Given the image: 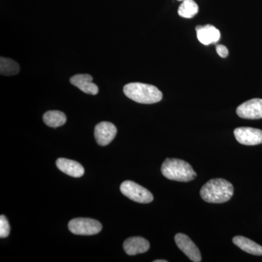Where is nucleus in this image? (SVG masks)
Instances as JSON below:
<instances>
[{
	"label": "nucleus",
	"mask_w": 262,
	"mask_h": 262,
	"mask_svg": "<svg viewBox=\"0 0 262 262\" xmlns=\"http://www.w3.org/2000/svg\"><path fill=\"white\" fill-rule=\"evenodd\" d=\"M237 115L241 118L258 120L262 118V99L253 98L239 105Z\"/></svg>",
	"instance_id": "nucleus-8"
},
{
	"label": "nucleus",
	"mask_w": 262,
	"mask_h": 262,
	"mask_svg": "<svg viewBox=\"0 0 262 262\" xmlns=\"http://www.w3.org/2000/svg\"><path fill=\"white\" fill-rule=\"evenodd\" d=\"M161 172L165 178L181 182H189L196 178L192 167L184 160L168 158L164 161Z\"/></svg>",
	"instance_id": "nucleus-3"
},
{
	"label": "nucleus",
	"mask_w": 262,
	"mask_h": 262,
	"mask_svg": "<svg viewBox=\"0 0 262 262\" xmlns=\"http://www.w3.org/2000/svg\"><path fill=\"white\" fill-rule=\"evenodd\" d=\"M70 232L77 235H94L99 233L102 225L98 221L89 218H77L69 223Z\"/></svg>",
	"instance_id": "nucleus-5"
},
{
	"label": "nucleus",
	"mask_w": 262,
	"mask_h": 262,
	"mask_svg": "<svg viewBox=\"0 0 262 262\" xmlns=\"http://www.w3.org/2000/svg\"><path fill=\"white\" fill-rule=\"evenodd\" d=\"M175 242L179 249L187 256L191 261L201 262L202 256L201 251L196 247L194 242L186 234L179 233L176 234Z\"/></svg>",
	"instance_id": "nucleus-7"
},
{
	"label": "nucleus",
	"mask_w": 262,
	"mask_h": 262,
	"mask_svg": "<svg viewBox=\"0 0 262 262\" xmlns=\"http://www.w3.org/2000/svg\"><path fill=\"white\" fill-rule=\"evenodd\" d=\"M154 262H168L167 260H155Z\"/></svg>",
	"instance_id": "nucleus-20"
},
{
	"label": "nucleus",
	"mask_w": 262,
	"mask_h": 262,
	"mask_svg": "<svg viewBox=\"0 0 262 262\" xmlns=\"http://www.w3.org/2000/svg\"><path fill=\"white\" fill-rule=\"evenodd\" d=\"M195 29L198 40L205 46L217 42L220 39V30L211 24L198 26Z\"/></svg>",
	"instance_id": "nucleus-10"
},
{
	"label": "nucleus",
	"mask_w": 262,
	"mask_h": 262,
	"mask_svg": "<svg viewBox=\"0 0 262 262\" xmlns=\"http://www.w3.org/2000/svg\"><path fill=\"white\" fill-rule=\"evenodd\" d=\"M117 133V127L114 124L101 122L95 127V139L100 146H106L114 140Z\"/></svg>",
	"instance_id": "nucleus-9"
},
{
	"label": "nucleus",
	"mask_w": 262,
	"mask_h": 262,
	"mask_svg": "<svg viewBox=\"0 0 262 262\" xmlns=\"http://www.w3.org/2000/svg\"><path fill=\"white\" fill-rule=\"evenodd\" d=\"M199 10L198 5L194 0H183L179 8L178 13L182 18H192Z\"/></svg>",
	"instance_id": "nucleus-16"
},
{
	"label": "nucleus",
	"mask_w": 262,
	"mask_h": 262,
	"mask_svg": "<svg viewBox=\"0 0 262 262\" xmlns=\"http://www.w3.org/2000/svg\"><path fill=\"white\" fill-rule=\"evenodd\" d=\"M120 191L124 195L136 203H149L154 199L153 194L148 189L131 181L122 182Z\"/></svg>",
	"instance_id": "nucleus-4"
},
{
	"label": "nucleus",
	"mask_w": 262,
	"mask_h": 262,
	"mask_svg": "<svg viewBox=\"0 0 262 262\" xmlns=\"http://www.w3.org/2000/svg\"><path fill=\"white\" fill-rule=\"evenodd\" d=\"M43 121L51 127H58L64 125L67 117L60 111H48L43 116Z\"/></svg>",
	"instance_id": "nucleus-15"
},
{
	"label": "nucleus",
	"mask_w": 262,
	"mask_h": 262,
	"mask_svg": "<svg viewBox=\"0 0 262 262\" xmlns=\"http://www.w3.org/2000/svg\"><path fill=\"white\" fill-rule=\"evenodd\" d=\"M150 245L147 239L141 237H132L124 242L123 248L129 256H135L149 251Z\"/></svg>",
	"instance_id": "nucleus-11"
},
{
	"label": "nucleus",
	"mask_w": 262,
	"mask_h": 262,
	"mask_svg": "<svg viewBox=\"0 0 262 262\" xmlns=\"http://www.w3.org/2000/svg\"><path fill=\"white\" fill-rule=\"evenodd\" d=\"M234 244L245 252L255 256H262V246L256 243L253 242L251 239L243 236H235L232 239Z\"/></svg>",
	"instance_id": "nucleus-14"
},
{
	"label": "nucleus",
	"mask_w": 262,
	"mask_h": 262,
	"mask_svg": "<svg viewBox=\"0 0 262 262\" xmlns=\"http://www.w3.org/2000/svg\"><path fill=\"white\" fill-rule=\"evenodd\" d=\"M234 135L239 144L255 146L262 144V130L253 127H241L234 129Z\"/></svg>",
	"instance_id": "nucleus-6"
},
{
	"label": "nucleus",
	"mask_w": 262,
	"mask_h": 262,
	"mask_svg": "<svg viewBox=\"0 0 262 262\" xmlns=\"http://www.w3.org/2000/svg\"><path fill=\"white\" fill-rule=\"evenodd\" d=\"M20 71V67L13 60L1 57L0 58V73L2 75L12 76L17 75Z\"/></svg>",
	"instance_id": "nucleus-17"
},
{
	"label": "nucleus",
	"mask_w": 262,
	"mask_h": 262,
	"mask_svg": "<svg viewBox=\"0 0 262 262\" xmlns=\"http://www.w3.org/2000/svg\"><path fill=\"white\" fill-rule=\"evenodd\" d=\"M216 52L219 56L222 57V58H227L228 56V49L225 46H222V45L217 46Z\"/></svg>",
	"instance_id": "nucleus-19"
},
{
	"label": "nucleus",
	"mask_w": 262,
	"mask_h": 262,
	"mask_svg": "<svg viewBox=\"0 0 262 262\" xmlns=\"http://www.w3.org/2000/svg\"><path fill=\"white\" fill-rule=\"evenodd\" d=\"M56 166L63 173L75 178H80L84 173L82 165L75 160L58 158L56 160Z\"/></svg>",
	"instance_id": "nucleus-12"
},
{
	"label": "nucleus",
	"mask_w": 262,
	"mask_h": 262,
	"mask_svg": "<svg viewBox=\"0 0 262 262\" xmlns=\"http://www.w3.org/2000/svg\"><path fill=\"white\" fill-rule=\"evenodd\" d=\"M123 91L127 98L144 104L160 102L163 98V94L158 88L141 82L127 84L124 86Z\"/></svg>",
	"instance_id": "nucleus-2"
},
{
	"label": "nucleus",
	"mask_w": 262,
	"mask_h": 262,
	"mask_svg": "<svg viewBox=\"0 0 262 262\" xmlns=\"http://www.w3.org/2000/svg\"><path fill=\"white\" fill-rule=\"evenodd\" d=\"M70 82L85 94L96 95L98 93V86L93 82V77L91 75L84 74L73 76L71 77Z\"/></svg>",
	"instance_id": "nucleus-13"
},
{
	"label": "nucleus",
	"mask_w": 262,
	"mask_h": 262,
	"mask_svg": "<svg viewBox=\"0 0 262 262\" xmlns=\"http://www.w3.org/2000/svg\"><path fill=\"white\" fill-rule=\"evenodd\" d=\"M234 194V187L224 179H213L206 183L201 190L203 201L209 203H224Z\"/></svg>",
	"instance_id": "nucleus-1"
},
{
	"label": "nucleus",
	"mask_w": 262,
	"mask_h": 262,
	"mask_svg": "<svg viewBox=\"0 0 262 262\" xmlns=\"http://www.w3.org/2000/svg\"><path fill=\"white\" fill-rule=\"evenodd\" d=\"M179 1H183V0H179Z\"/></svg>",
	"instance_id": "nucleus-21"
},
{
	"label": "nucleus",
	"mask_w": 262,
	"mask_h": 262,
	"mask_svg": "<svg viewBox=\"0 0 262 262\" xmlns=\"http://www.w3.org/2000/svg\"><path fill=\"white\" fill-rule=\"evenodd\" d=\"M10 227L9 222L4 215L0 216V237L5 238L9 235Z\"/></svg>",
	"instance_id": "nucleus-18"
}]
</instances>
